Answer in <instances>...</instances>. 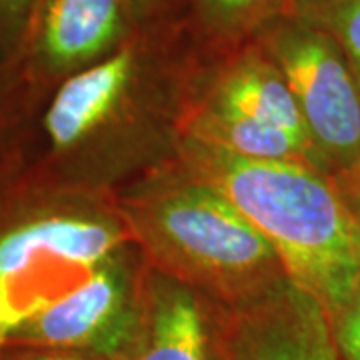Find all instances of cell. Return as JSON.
<instances>
[{
    "label": "cell",
    "instance_id": "cell-19",
    "mask_svg": "<svg viewBox=\"0 0 360 360\" xmlns=\"http://www.w3.org/2000/svg\"><path fill=\"white\" fill-rule=\"evenodd\" d=\"M354 243H356V252L360 258V224L354 220Z\"/></svg>",
    "mask_w": 360,
    "mask_h": 360
},
{
    "label": "cell",
    "instance_id": "cell-15",
    "mask_svg": "<svg viewBox=\"0 0 360 360\" xmlns=\"http://www.w3.org/2000/svg\"><path fill=\"white\" fill-rule=\"evenodd\" d=\"M16 162V108L6 80L0 78V186L13 180Z\"/></svg>",
    "mask_w": 360,
    "mask_h": 360
},
{
    "label": "cell",
    "instance_id": "cell-18",
    "mask_svg": "<svg viewBox=\"0 0 360 360\" xmlns=\"http://www.w3.org/2000/svg\"><path fill=\"white\" fill-rule=\"evenodd\" d=\"M170 0H129L130 11L134 18H148L162 11Z\"/></svg>",
    "mask_w": 360,
    "mask_h": 360
},
{
    "label": "cell",
    "instance_id": "cell-2",
    "mask_svg": "<svg viewBox=\"0 0 360 360\" xmlns=\"http://www.w3.org/2000/svg\"><path fill=\"white\" fill-rule=\"evenodd\" d=\"M127 232L75 198L0 186V352L25 348L58 304L124 250Z\"/></svg>",
    "mask_w": 360,
    "mask_h": 360
},
{
    "label": "cell",
    "instance_id": "cell-6",
    "mask_svg": "<svg viewBox=\"0 0 360 360\" xmlns=\"http://www.w3.org/2000/svg\"><path fill=\"white\" fill-rule=\"evenodd\" d=\"M132 20L129 0H42L20 54L26 77L56 86L127 44Z\"/></svg>",
    "mask_w": 360,
    "mask_h": 360
},
{
    "label": "cell",
    "instance_id": "cell-11",
    "mask_svg": "<svg viewBox=\"0 0 360 360\" xmlns=\"http://www.w3.org/2000/svg\"><path fill=\"white\" fill-rule=\"evenodd\" d=\"M292 0H193L202 37L219 46H236L290 13Z\"/></svg>",
    "mask_w": 360,
    "mask_h": 360
},
{
    "label": "cell",
    "instance_id": "cell-3",
    "mask_svg": "<svg viewBox=\"0 0 360 360\" xmlns=\"http://www.w3.org/2000/svg\"><path fill=\"white\" fill-rule=\"evenodd\" d=\"M124 219L160 272L214 304H236L286 276L269 240L214 186L184 174L124 205Z\"/></svg>",
    "mask_w": 360,
    "mask_h": 360
},
{
    "label": "cell",
    "instance_id": "cell-16",
    "mask_svg": "<svg viewBox=\"0 0 360 360\" xmlns=\"http://www.w3.org/2000/svg\"><path fill=\"white\" fill-rule=\"evenodd\" d=\"M0 360H106L89 352L65 348H11L0 352Z\"/></svg>",
    "mask_w": 360,
    "mask_h": 360
},
{
    "label": "cell",
    "instance_id": "cell-8",
    "mask_svg": "<svg viewBox=\"0 0 360 360\" xmlns=\"http://www.w3.org/2000/svg\"><path fill=\"white\" fill-rule=\"evenodd\" d=\"M118 360H220L217 304L165 272L142 281L141 322Z\"/></svg>",
    "mask_w": 360,
    "mask_h": 360
},
{
    "label": "cell",
    "instance_id": "cell-4",
    "mask_svg": "<svg viewBox=\"0 0 360 360\" xmlns=\"http://www.w3.org/2000/svg\"><path fill=\"white\" fill-rule=\"evenodd\" d=\"M295 94L312 146L328 174L360 162V86L326 32L286 14L257 37Z\"/></svg>",
    "mask_w": 360,
    "mask_h": 360
},
{
    "label": "cell",
    "instance_id": "cell-14",
    "mask_svg": "<svg viewBox=\"0 0 360 360\" xmlns=\"http://www.w3.org/2000/svg\"><path fill=\"white\" fill-rule=\"evenodd\" d=\"M42 0H0V70L18 60Z\"/></svg>",
    "mask_w": 360,
    "mask_h": 360
},
{
    "label": "cell",
    "instance_id": "cell-13",
    "mask_svg": "<svg viewBox=\"0 0 360 360\" xmlns=\"http://www.w3.org/2000/svg\"><path fill=\"white\" fill-rule=\"evenodd\" d=\"M338 360H360V272L326 309Z\"/></svg>",
    "mask_w": 360,
    "mask_h": 360
},
{
    "label": "cell",
    "instance_id": "cell-1",
    "mask_svg": "<svg viewBox=\"0 0 360 360\" xmlns=\"http://www.w3.org/2000/svg\"><path fill=\"white\" fill-rule=\"evenodd\" d=\"M182 158L193 179L214 186L257 229L286 276L328 309L360 272L350 217L335 180L310 162L252 160L186 139Z\"/></svg>",
    "mask_w": 360,
    "mask_h": 360
},
{
    "label": "cell",
    "instance_id": "cell-10",
    "mask_svg": "<svg viewBox=\"0 0 360 360\" xmlns=\"http://www.w3.org/2000/svg\"><path fill=\"white\" fill-rule=\"evenodd\" d=\"M186 139L214 144L234 155L252 160H290L310 162L324 170L321 158L309 141L288 130L270 127L252 116L236 112L222 104L210 103L193 116ZM326 172V170H324Z\"/></svg>",
    "mask_w": 360,
    "mask_h": 360
},
{
    "label": "cell",
    "instance_id": "cell-7",
    "mask_svg": "<svg viewBox=\"0 0 360 360\" xmlns=\"http://www.w3.org/2000/svg\"><path fill=\"white\" fill-rule=\"evenodd\" d=\"M139 68V46L129 40L106 58L58 82L40 116L49 162L65 167L120 106Z\"/></svg>",
    "mask_w": 360,
    "mask_h": 360
},
{
    "label": "cell",
    "instance_id": "cell-9",
    "mask_svg": "<svg viewBox=\"0 0 360 360\" xmlns=\"http://www.w3.org/2000/svg\"><path fill=\"white\" fill-rule=\"evenodd\" d=\"M210 101L288 130L312 144L286 78L257 40L240 46L222 66Z\"/></svg>",
    "mask_w": 360,
    "mask_h": 360
},
{
    "label": "cell",
    "instance_id": "cell-12",
    "mask_svg": "<svg viewBox=\"0 0 360 360\" xmlns=\"http://www.w3.org/2000/svg\"><path fill=\"white\" fill-rule=\"evenodd\" d=\"M288 14L335 40L360 86V0H292Z\"/></svg>",
    "mask_w": 360,
    "mask_h": 360
},
{
    "label": "cell",
    "instance_id": "cell-17",
    "mask_svg": "<svg viewBox=\"0 0 360 360\" xmlns=\"http://www.w3.org/2000/svg\"><path fill=\"white\" fill-rule=\"evenodd\" d=\"M342 202L350 212V217L360 224V162L354 167L330 174Z\"/></svg>",
    "mask_w": 360,
    "mask_h": 360
},
{
    "label": "cell",
    "instance_id": "cell-5",
    "mask_svg": "<svg viewBox=\"0 0 360 360\" xmlns=\"http://www.w3.org/2000/svg\"><path fill=\"white\" fill-rule=\"evenodd\" d=\"M220 360H338L326 309L288 276L243 302L217 304Z\"/></svg>",
    "mask_w": 360,
    "mask_h": 360
}]
</instances>
